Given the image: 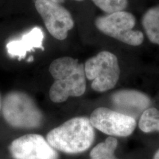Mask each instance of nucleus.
I'll use <instances>...</instances> for the list:
<instances>
[{
  "mask_svg": "<svg viewBox=\"0 0 159 159\" xmlns=\"http://www.w3.org/2000/svg\"><path fill=\"white\" fill-rule=\"evenodd\" d=\"M86 78L91 80V88L104 92L116 85L120 75L118 59L108 51H102L87 60L84 65Z\"/></svg>",
  "mask_w": 159,
  "mask_h": 159,
  "instance_id": "20e7f679",
  "label": "nucleus"
},
{
  "mask_svg": "<svg viewBox=\"0 0 159 159\" xmlns=\"http://www.w3.org/2000/svg\"><path fill=\"white\" fill-rule=\"evenodd\" d=\"M49 1H52V2H55V3H57V4H60V5H61V4L64 2L65 0H49ZM73 1L82 2V1H83V0H73Z\"/></svg>",
  "mask_w": 159,
  "mask_h": 159,
  "instance_id": "2eb2a0df",
  "label": "nucleus"
},
{
  "mask_svg": "<svg viewBox=\"0 0 159 159\" xmlns=\"http://www.w3.org/2000/svg\"><path fill=\"white\" fill-rule=\"evenodd\" d=\"M89 120L94 128L112 136H130L136 125L134 117L102 107L95 109Z\"/></svg>",
  "mask_w": 159,
  "mask_h": 159,
  "instance_id": "0eeeda50",
  "label": "nucleus"
},
{
  "mask_svg": "<svg viewBox=\"0 0 159 159\" xmlns=\"http://www.w3.org/2000/svg\"><path fill=\"white\" fill-rule=\"evenodd\" d=\"M95 132L89 119L75 117L49 131L47 141L55 150L67 154L86 151L94 142Z\"/></svg>",
  "mask_w": 159,
  "mask_h": 159,
  "instance_id": "f03ea898",
  "label": "nucleus"
},
{
  "mask_svg": "<svg viewBox=\"0 0 159 159\" xmlns=\"http://www.w3.org/2000/svg\"><path fill=\"white\" fill-rule=\"evenodd\" d=\"M49 71L55 80L49 89V98L53 102H65L70 97H80L86 89L84 65L71 57L54 60Z\"/></svg>",
  "mask_w": 159,
  "mask_h": 159,
  "instance_id": "f257e3e1",
  "label": "nucleus"
},
{
  "mask_svg": "<svg viewBox=\"0 0 159 159\" xmlns=\"http://www.w3.org/2000/svg\"><path fill=\"white\" fill-rule=\"evenodd\" d=\"M118 141L110 136L104 142L97 144L90 152L91 159H117L114 156Z\"/></svg>",
  "mask_w": 159,
  "mask_h": 159,
  "instance_id": "f8f14e48",
  "label": "nucleus"
},
{
  "mask_svg": "<svg viewBox=\"0 0 159 159\" xmlns=\"http://www.w3.org/2000/svg\"><path fill=\"white\" fill-rule=\"evenodd\" d=\"M95 26L108 36L131 46H139L144 41L141 31L134 30L136 19L132 13L125 11L115 12L97 17Z\"/></svg>",
  "mask_w": 159,
  "mask_h": 159,
  "instance_id": "39448f33",
  "label": "nucleus"
},
{
  "mask_svg": "<svg viewBox=\"0 0 159 159\" xmlns=\"http://www.w3.org/2000/svg\"><path fill=\"white\" fill-rule=\"evenodd\" d=\"M4 119L13 128L31 129L39 128L43 115L33 98L22 91H11L2 102Z\"/></svg>",
  "mask_w": 159,
  "mask_h": 159,
  "instance_id": "7ed1b4c3",
  "label": "nucleus"
},
{
  "mask_svg": "<svg viewBox=\"0 0 159 159\" xmlns=\"http://www.w3.org/2000/svg\"><path fill=\"white\" fill-rule=\"evenodd\" d=\"M153 159H159V150H158V151H157L156 153L155 154Z\"/></svg>",
  "mask_w": 159,
  "mask_h": 159,
  "instance_id": "dca6fc26",
  "label": "nucleus"
},
{
  "mask_svg": "<svg viewBox=\"0 0 159 159\" xmlns=\"http://www.w3.org/2000/svg\"><path fill=\"white\" fill-rule=\"evenodd\" d=\"M2 106V99H1V96H0V110H1Z\"/></svg>",
  "mask_w": 159,
  "mask_h": 159,
  "instance_id": "f3484780",
  "label": "nucleus"
},
{
  "mask_svg": "<svg viewBox=\"0 0 159 159\" xmlns=\"http://www.w3.org/2000/svg\"><path fill=\"white\" fill-rule=\"evenodd\" d=\"M142 23L149 40L159 45V5L150 7L145 12Z\"/></svg>",
  "mask_w": 159,
  "mask_h": 159,
  "instance_id": "9b49d317",
  "label": "nucleus"
},
{
  "mask_svg": "<svg viewBox=\"0 0 159 159\" xmlns=\"http://www.w3.org/2000/svg\"><path fill=\"white\" fill-rule=\"evenodd\" d=\"M111 100L117 108L123 111L122 114L134 117L144 112L150 105L151 101L148 95L141 91L125 89L115 92Z\"/></svg>",
  "mask_w": 159,
  "mask_h": 159,
  "instance_id": "1a4fd4ad",
  "label": "nucleus"
},
{
  "mask_svg": "<svg viewBox=\"0 0 159 159\" xmlns=\"http://www.w3.org/2000/svg\"><path fill=\"white\" fill-rule=\"evenodd\" d=\"M44 34L39 27H34L21 36V39L13 40L6 45L7 52L12 57H17L19 60L25 58L28 52L35 49L43 50V41Z\"/></svg>",
  "mask_w": 159,
  "mask_h": 159,
  "instance_id": "9d476101",
  "label": "nucleus"
},
{
  "mask_svg": "<svg viewBox=\"0 0 159 159\" xmlns=\"http://www.w3.org/2000/svg\"><path fill=\"white\" fill-rule=\"evenodd\" d=\"M9 150L15 159H58L56 150L39 134H27L15 139Z\"/></svg>",
  "mask_w": 159,
  "mask_h": 159,
  "instance_id": "6e6552de",
  "label": "nucleus"
},
{
  "mask_svg": "<svg viewBox=\"0 0 159 159\" xmlns=\"http://www.w3.org/2000/svg\"><path fill=\"white\" fill-rule=\"evenodd\" d=\"M35 7L51 35L58 40L66 39L75 25L68 10L49 0H35Z\"/></svg>",
  "mask_w": 159,
  "mask_h": 159,
  "instance_id": "423d86ee",
  "label": "nucleus"
},
{
  "mask_svg": "<svg viewBox=\"0 0 159 159\" xmlns=\"http://www.w3.org/2000/svg\"><path fill=\"white\" fill-rule=\"evenodd\" d=\"M92 2L107 14L124 11L128 5V0H92Z\"/></svg>",
  "mask_w": 159,
  "mask_h": 159,
  "instance_id": "4468645a",
  "label": "nucleus"
},
{
  "mask_svg": "<svg viewBox=\"0 0 159 159\" xmlns=\"http://www.w3.org/2000/svg\"><path fill=\"white\" fill-rule=\"evenodd\" d=\"M140 130L144 133L159 131V111L150 108L142 113L139 122Z\"/></svg>",
  "mask_w": 159,
  "mask_h": 159,
  "instance_id": "ddd939ff",
  "label": "nucleus"
}]
</instances>
